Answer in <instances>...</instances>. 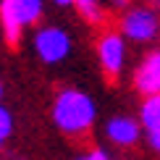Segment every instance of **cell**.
Here are the masks:
<instances>
[{
	"label": "cell",
	"instance_id": "obj_1",
	"mask_svg": "<svg viewBox=\"0 0 160 160\" xmlns=\"http://www.w3.org/2000/svg\"><path fill=\"white\" fill-rule=\"evenodd\" d=\"M95 113L97 110L92 97L79 89H63L52 105V118H55L58 129L66 134H84L95 123Z\"/></svg>",
	"mask_w": 160,
	"mask_h": 160
},
{
	"label": "cell",
	"instance_id": "obj_8",
	"mask_svg": "<svg viewBox=\"0 0 160 160\" xmlns=\"http://www.w3.org/2000/svg\"><path fill=\"white\" fill-rule=\"evenodd\" d=\"M108 139L116 144H121V147H129V144H137L139 139V123L134 121V118H126V116H116L108 121Z\"/></svg>",
	"mask_w": 160,
	"mask_h": 160
},
{
	"label": "cell",
	"instance_id": "obj_3",
	"mask_svg": "<svg viewBox=\"0 0 160 160\" xmlns=\"http://www.w3.org/2000/svg\"><path fill=\"white\" fill-rule=\"evenodd\" d=\"M34 48H37L39 58H42L45 63H58V61H63V58L68 55L71 39H68V34H66L63 29H58V26H48V29H39L37 32Z\"/></svg>",
	"mask_w": 160,
	"mask_h": 160
},
{
	"label": "cell",
	"instance_id": "obj_13",
	"mask_svg": "<svg viewBox=\"0 0 160 160\" xmlns=\"http://www.w3.org/2000/svg\"><path fill=\"white\" fill-rule=\"evenodd\" d=\"M0 95H3V84H0Z\"/></svg>",
	"mask_w": 160,
	"mask_h": 160
},
{
	"label": "cell",
	"instance_id": "obj_5",
	"mask_svg": "<svg viewBox=\"0 0 160 160\" xmlns=\"http://www.w3.org/2000/svg\"><path fill=\"white\" fill-rule=\"evenodd\" d=\"M97 55H100V63H102V71L108 74L110 79H116L123 68V61H126V48H123V37L121 34H105L97 45Z\"/></svg>",
	"mask_w": 160,
	"mask_h": 160
},
{
	"label": "cell",
	"instance_id": "obj_14",
	"mask_svg": "<svg viewBox=\"0 0 160 160\" xmlns=\"http://www.w3.org/2000/svg\"><path fill=\"white\" fill-rule=\"evenodd\" d=\"M158 3H160V0H158Z\"/></svg>",
	"mask_w": 160,
	"mask_h": 160
},
{
	"label": "cell",
	"instance_id": "obj_6",
	"mask_svg": "<svg viewBox=\"0 0 160 160\" xmlns=\"http://www.w3.org/2000/svg\"><path fill=\"white\" fill-rule=\"evenodd\" d=\"M139 118H142V126H144V131H147L150 147L160 155V92L158 95H150L142 102Z\"/></svg>",
	"mask_w": 160,
	"mask_h": 160
},
{
	"label": "cell",
	"instance_id": "obj_12",
	"mask_svg": "<svg viewBox=\"0 0 160 160\" xmlns=\"http://www.w3.org/2000/svg\"><path fill=\"white\" fill-rule=\"evenodd\" d=\"M113 3H116V5H126V3H129V0H113Z\"/></svg>",
	"mask_w": 160,
	"mask_h": 160
},
{
	"label": "cell",
	"instance_id": "obj_11",
	"mask_svg": "<svg viewBox=\"0 0 160 160\" xmlns=\"http://www.w3.org/2000/svg\"><path fill=\"white\" fill-rule=\"evenodd\" d=\"M76 160H110V158H108V152H102V150H89V152H84V155H79Z\"/></svg>",
	"mask_w": 160,
	"mask_h": 160
},
{
	"label": "cell",
	"instance_id": "obj_4",
	"mask_svg": "<svg viewBox=\"0 0 160 160\" xmlns=\"http://www.w3.org/2000/svg\"><path fill=\"white\" fill-rule=\"evenodd\" d=\"M123 34L134 42H150L152 37L158 34V16L155 11L150 8H134L123 16V24H121Z\"/></svg>",
	"mask_w": 160,
	"mask_h": 160
},
{
	"label": "cell",
	"instance_id": "obj_7",
	"mask_svg": "<svg viewBox=\"0 0 160 160\" xmlns=\"http://www.w3.org/2000/svg\"><path fill=\"white\" fill-rule=\"evenodd\" d=\"M134 84H137V89L142 92L144 97L160 92V52H152V55L144 58V63L137 68Z\"/></svg>",
	"mask_w": 160,
	"mask_h": 160
},
{
	"label": "cell",
	"instance_id": "obj_9",
	"mask_svg": "<svg viewBox=\"0 0 160 160\" xmlns=\"http://www.w3.org/2000/svg\"><path fill=\"white\" fill-rule=\"evenodd\" d=\"M74 5L79 8V13L92 24L102 21V8H100V0H74Z\"/></svg>",
	"mask_w": 160,
	"mask_h": 160
},
{
	"label": "cell",
	"instance_id": "obj_10",
	"mask_svg": "<svg viewBox=\"0 0 160 160\" xmlns=\"http://www.w3.org/2000/svg\"><path fill=\"white\" fill-rule=\"evenodd\" d=\"M11 129H13V118H11V113L5 110V108H0V144H3V139L11 134Z\"/></svg>",
	"mask_w": 160,
	"mask_h": 160
},
{
	"label": "cell",
	"instance_id": "obj_2",
	"mask_svg": "<svg viewBox=\"0 0 160 160\" xmlns=\"http://www.w3.org/2000/svg\"><path fill=\"white\" fill-rule=\"evenodd\" d=\"M39 16H42V0H3L0 3L5 39L11 45H16L18 37H21V29L34 24Z\"/></svg>",
	"mask_w": 160,
	"mask_h": 160
}]
</instances>
